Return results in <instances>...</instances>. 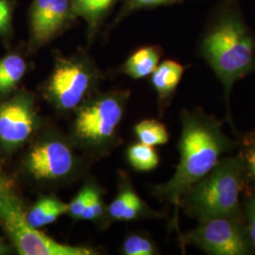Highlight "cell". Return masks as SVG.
I'll return each mask as SVG.
<instances>
[{
    "label": "cell",
    "instance_id": "cell-1",
    "mask_svg": "<svg viewBox=\"0 0 255 255\" xmlns=\"http://www.w3.org/2000/svg\"><path fill=\"white\" fill-rule=\"evenodd\" d=\"M201 57L229 100L235 83L255 69V33L247 25L239 0H221L213 9L200 41Z\"/></svg>",
    "mask_w": 255,
    "mask_h": 255
},
{
    "label": "cell",
    "instance_id": "cell-2",
    "mask_svg": "<svg viewBox=\"0 0 255 255\" xmlns=\"http://www.w3.org/2000/svg\"><path fill=\"white\" fill-rule=\"evenodd\" d=\"M181 120L179 164L167 182L156 185L152 190L158 200L173 205L176 209L181 205L182 197L209 173L221 155L233 147L221 123L202 110L183 111Z\"/></svg>",
    "mask_w": 255,
    "mask_h": 255
},
{
    "label": "cell",
    "instance_id": "cell-3",
    "mask_svg": "<svg viewBox=\"0 0 255 255\" xmlns=\"http://www.w3.org/2000/svg\"><path fill=\"white\" fill-rule=\"evenodd\" d=\"M244 182V164L240 155L219 160L182 197L181 204L187 215L200 222L219 218L237 220Z\"/></svg>",
    "mask_w": 255,
    "mask_h": 255
},
{
    "label": "cell",
    "instance_id": "cell-4",
    "mask_svg": "<svg viewBox=\"0 0 255 255\" xmlns=\"http://www.w3.org/2000/svg\"><path fill=\"white\" fill-rule=\"evenodd\" d=\"M129 92L95 93L75 110L71 141L87 153L110 151L119 137Z\"/></svg>",
    "mask_w": 255,
    "mask_h": 255
},
{
    "label": "cell",
    "instance_id": "cell-5",
    "mask_svg": "<svg viewBox=\"0 0 255 255\" xmlns=\"http://www.w3.org/2000/svg\"><path fill=\"white\" fill-rule=\"evenodd\" d=\"M102 74L85 52L55 54L54 64L43 84V95L59 112H71L97 90Z\"/></svg>",
    "mask_w": 255,
    "mask_h": 255
},
{
    "label": "cell",
    "instance_id": "cell-6",
    "mask_svg": "<svg viewBox=\"0 0 255 255\" xmlns=\"http://www.w3.org/2000/svg\"><path fill=\"white\" fill-rule=\"evenodd\" d=\"M27 176L42 186L73 181L82 169V162L71 140L56 130H45L29 146L23 161Z\"/></svg>",
    "mask_w": 255,
    "mask_h": 255
},
{
    "label": "cell",
    "instance_id": "cell-7",
    "mask_svg": "<svg viewBox=\"0 0 255 255\" xmlns=\"http://www.w3.org/2000/svg\"><path fill=\"white\" fill-rule=\"evenodd\" d=\"M0 224L21 255H76L78 248L62 244L27 224L26 211L0 169Z\"/></svg>",
    "mask_w": 255,
    "mask_h": 255
},
{
    "label": "cell",
    "instance_id": "cell-8",
    "mask_svg": "<svg viewBox=\"0 0 255 255\" xmlns=\"http://www.w3.org/2000/svg\"><path fill=\"white\" fill-rule=\"evenodd\" d=\"M183 242L214 255H244L251 251L247 233L236 219L219 218L201 221Z\"/></svg>",
    "mask_w": 255,
    "mask_h": 255
},
{
    "label": "cell",
    "instance_id": "cell-9",
    "mask_svg": "<svg viewBox=\"0 0 255 255\" xmlns=\"http://www.w3.org/2000/svg\"><path fill=\"white\" fill-rule=\"evenodd\" d=\"M39 125L35 101L28 92H19L0 103V146L13 152L32 136Z\"/></svg>",
    "mask_w": 255,
    "mask_h": 255
},
{
    "label": "cell",
    "instance_id": "cell-10",
    "mask_svg": "<svg viewBox=\"0 0 255 255\" xmlns=\"http://www.w3.org/2000/svg\"><path fill=\"white\" fill-rule=\"evenodd\" d=\"M77 19L71 0H32L28 10L29 50L46 46Z\"/></svg>",
    "mask_w": 255,
    "mask_h": 255
},
{
    "label": "cell",
    "instance_id": "cell-11",
    "mask_svg": "<svg viewBox=\"0 0 255 255\" xmlns=\"http://www.w3.org/2000/svg\"><path fill=\"white\" fill-rule=\"evenodd\" d=\"M118 196L108 207L109 217L117 221H132L145 218L159 217L150 209L132 189L130 184L124 182Z\"/></svg>",
    "mask_w": 255,
    "mask_h": 255
},
{
    "label": "cell",
    "instance_id": "cell-12",
    "mask_svg": "<svg viewBox=\"0 0 255 255\" xmlns=\"http://www.w3.org/2000/svg\"><path fill=\"white\" fill-rule=\"evenodd\" d=\"M75 15L86 24L87 38L91 41L120 0H71Z\"/></svg>",
    "mask_w": 255,
    "mask_h": 255
},
{
    "label": "cell",
    "instance_id": "cell-13",
    "mask_svg": "<svg viewBox=\"0 0 255 255\" xmlns=\"http://www.w3.org/2000/svg\"><path fill=\"white\" fill-rule=\"evenodd\" d=\"M184 66L173 60H165L158 64L151 77V84L157 93L161 106L169 101L177 90L182 75Z\"/></svg>",
    "mask_w": 255,
    "mask_h": 255
},
{
    "label": "cell",
    "instance_id": "cell-14",
    "mask_svg": "<svg viewBox=\"0 0 255 255\" xmlns=\"http://www.w3.org/2000/svg\"><path fill=\"white\" fill-rule=\"evenodd\" d=\"M68 204L55 196H42L26 211L27 224L31 228L39 230L52 224L61 216L67 214Z\"/></svg>",
    "mask_w": 255,
    "mask_h": 255
},
{
    "label": "cell",
    "instance_id": "cell-15",
    "mask_svg": "<svg viewBox=\"0 0 255 255\" xmlns=\"http://www.w3.org/2000/svg\"><path fill=\"white\" fill-rule=\"evenodd\" d=\"M161 56L162 49L159 46H142L128 57L121 71L134 80L145 79L153 73Z\"/></svg>",
    "mask_w": 255,
    "mask_h": 255
},
{
    "label": "cell",
    "instance_id": "cell-16",
    "mask_svg": "<svg viewBox=\"0 0 255 255\" xmlns=\"http://www.w3.org/2000/svg\"><path fill=\"white\" fill-rule=\"evenodd\" d=\"M26 60L18 53H9L0 59V96L14 91L27 72Z\"/></svg>",
    "mask_w": 255,
    "mask_h": 255
},
{
    "label": "cell",
    "instance_id": "cell-17",
    "mask_svg": "<svg viewBox=\"0 0 255 255\" xmlns=\"http://www.w3.org/2000/svg\"><path fill=\"white\" fill-rule=\"evenodd\" d=\"M134 132L140 143L147 146H161L168 142L169 135L164 124L154 119H145L138 122Z\"/></svg>",
    "mask_w": 255,
    "mask_h": 255
},
{
    "label": "cell",
    "instance_id": "cell-18",
    "mask_svg": "<svg viewBox=\"0 0 255 255\" xmlns=\"http://www.w3.org/2000/svg\"><path fill=\"white\" fill-rule=\"evenodd\" d=\"M127 158L137 171H150L159 164V155L154 147L140 142L128 146Z\"/></svg>",
    "mask_w": 255,
    "mask_h": 255
},
{
    "label": "cell",
    "instance_id": "cell-19",
    "mask_svg": "<svg viewBox=\"0 0 255 255\" xmlns=\"http://www.w3.org/2000/svg\"><path fill=\"white\" fill-rule=\"evenodd\" d=\"M184 1L187 0H122L121 8L117 17L114 20L113 25L117 26L122 20H124L137 10L154 9L161 6L180 4Z\"/></svg>",
    "mask_w": 255,
    "mask_h": 255
},
{
    "label": "cell",
    "instance_id": "cell-20",
    "mask_svg": "<svg viewBox=\"0 0 255 255\" xmlns=\"http://www.w3.org/2000/svg\"><path fill=\"white\" fill-rule=\"evenodd\" d=\"M123 254L126 255H153L157 254L154 242L142 235L132 234L126 237L122 246Z\"/></svg>",
    "mask_w": 255,
    "mask_h": 255
},
{
    "label": "cell",
    "instance_id": "cell-21",
    "mask_svg": "<svg viewBox=\"0 0 255 255\" xmlns=\"http://www.w3.org/2000/svg\"><path fill=\"white\" fill-rule=\"evenodd\" d=\"M239 155L244 164L245 181L248 179L255 185V130L244 138L243 147Z\"/></svg>",
    "mask_w": 255,
    "mask_h": 255
},
{
    "label": "cell",
    "instance_id": "cell-22",
    "mask_svg": "<svg viewBox=\"0 0 255 255\" xmlns=\"http://www.w3.org/2000/svg\"><path fill=\"white\" fill-rule=\"evenodd\" d=\"M97 186L93 183H86L80 192L74 197L72 201L68 204L67 214L73 219H81L82 212L91 200L92 196Z\"/></svg>",
    "mask_w": 255,
    "mask_h": 255
},
{
    "label": "cell",
    "instance_id": "cell-23",
    "mask_svg": "<svg viewBox=\"0 0 255 255\" xmlns=\"http://www.w3.org/2000/svg\"><path fill=\"white\" fill-rule=\"evenodd\" d=\"M105 214V205L101 197V192L98 187L94 192L91 200L88 202L87 206L82 212L81 219L88 221H98L101 220Z\"/></svg>",
    "mask_w": 255,
    "mask_h": 255
},
{
    "label": "cell",
    "instance_id": "cell-24",
    "mask_svg": "<svg viewBox=\"0 0 255 255\" xmlns=\"http://www.w3.org/2000/svg\"><path fill=\"white\" fill-rule=\"evenodd\" d=\"M13 5L10 0H0V36L8 37L12 30Z\"/></svg>",
    "mask_w": 255,
    "mask_h": 255
},
{
    "label": "cell",
    "instance_id": "cell-25",
    "mask_svg": "<svg viewBox=\"0 0 255 255\" xmlns=\"http://www.w3.org/2000/svg\"><path fill=\"white\" fill-rule=\"evenodd\" d=\"M245 208L248 219L247 236L251 246L255 249V196L247 200Z\"/></svg>",
    "mask_w": 255,
    "mask_h": 255
},
{
    "label": "cell",
    "instance_id": "cell-26",
    "mask_svg": "<svg viewBox=\"0 0 255 255\" xmlns=\"http://www.w3.org/2000/svg\"><path fill=\"white\" fill-rule=\"evenodd\" d=\"M7 253H8V247L4 244V242L0 238V255H5Z\"/></svg>",
    "mask_w": 255,
    "mask_h": 255
}]
</instances>
